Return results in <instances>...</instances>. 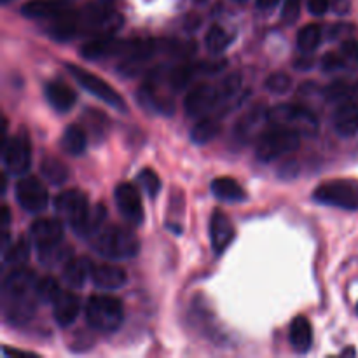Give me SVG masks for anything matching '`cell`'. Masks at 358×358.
Listing matches in <instances>:
<instances>
[{"label":"cell","mask_w":358,"mask_h":358,"mask_svg":"<svg viewBox=\"0 0 358 358\" xmlns=\"http://www.w3.org/2000/svg\"><path fill=\"white\" fill-rule=\"evenodd\" d=\"M196 2H198V3H205V2H208V0H196Z\"/></svg>","instance_id":"47"},{"label":"cell","mask_w":358,"mask_h":358,"mask_svg":"<svg viewBox=\"0 0 358 358\" xmlns=\"http://www.w3.org/2000/svg\"><path fill=\"white\" fill-rule=\"evenodd\" d=\"M350 0H334V10L338 14H341V16H345V14L350 13Z\"/></svg>","instance_id":"43"},{"label":"cell","mask_w":358,"mask_h":358,"mask_svg":"<svg viewBox=\"0 0 358 358\" xmlns=\"http://www.w3.org/2000/svg\"><path fill=\"white\" fill-rule=\"evenodd\" d=\"M62 294L56 280H52L51 276H45V278H38L37 282V297L41 303L52 304L56 297Z\"/></svg>","instance_id":"34"},{"label":"cell","mask_w":358,"mask_h":358,"mask_svg":"<svg viewBox=\"0 0 358 358\" xmlns=\"http://www.w3.org/2000/svg\"><path fill=\"white\" fill-rule=\"evenodd\" d=\"M301 145V133L297 129L282 124H271V128L264 129L257 138V154L262 163H271L287 154L294 152Z\"/></svg>","instance_id":"3"},{"label":"cell","mask_w":358,"mask_h":358,"mask_svg":"<svg viewBox=\"0 0 358 358\" xmlns=\"http://www.w3.org/2000/svg\"><path fill=\"white\" fill-rule=\"evenodd\" d=\"M87 145V133L86 129L80 128L79 124H70L62 136V147L70 156H80L84 154Z\"/></svg>","instance_id":"27"},{"label":"cell","mask_w":358,"mask_h":358,"mask_svg":"<svg viewBox=\"0 0 358 358\" xmlns=\"http://www.w3.org/2000/svg\"><path fill=\"white\" fill-rule=\"evenodd\" d=\"M199 24H201V17H199L198 14H191V16L185 20V28H187V30H196Z\"/></svg>","instance_id":"44"},{"label":"cell","mask_w":358,"mask_h":358,"mask_svg":"<svg viewBox=\"0 0 358 358\" xmlns=\"http://www.w3.org/2000/svg\"><path fill=\"white\" fill-rule=\"evenodd\" d=\"M240 87H241V76L240 73H229L227 77H224L219 84H217V90H219L220 94V100L227 101L229 98L236 96L240 93Z\"/></svg>","instance_id":"35"},{"label":"cell","mask_w":358,"mask_h":358,"mask_svg":"<svg viewBox=\"0 0 358 358\" xmlns=\"http://www.w3.org/2000/svg\"><path fill=\"white\" fill-rule=\"evenodd\" d=\"M37 282L35 273L24 266L14 268L3 280V315L13 325H24L34 317L37 303H41L37 297Z\"/></svg>","instance_id":"1"},{"label":"cell","mask_w":358,"mask_h":358,"mask_svg":"<svg viewBox=\"0 0 358 358\" xmlns=\"http://www.w3.org/2000/svg\"><path fill=\"white\" fill-rule=\"evenodd\" d=\"M80 30L100 35H112L121 27V16L115 13L114 0H93L79 13Z\"/></svg>","instance_id":"5"},{"label":"cell","mask_w":358,"mask_h":358,"mask_svg":"<svg viewBox=\"0 0 358 358\" xmlns=\"http://www.w3.org/2000/svg\"><path fill=\"white\" fill-rule=\"evenodd\" d=\"M269 110L262 107L250 108L240 121L234 126V138L240 142L248 143L255 136H261L264 131V126L269 122Z\"/></svg>","instance_id":"16"},{"label":"cell","mask_w":358,"mask_h":358,"mask_svg":"<svg viewBox=\"0 0 358 358\" xmlns=\"http://www.w3.org/2000/svg\"><path fill=\"white\" fill-rule=\"evenodd\" d=\"M30 240L38 252L51 250L63 241V224L58 219H38L30 227Z\"/></svg>","instance_id":"15"},{"label":"cell","mask_w":358,"mask_h":358,"mask_svg":"<svg viewBox=\"0 0 358 358\" xmlns=\"http://www.w3.org/2000/svg\"><path fill=\"white\" fill-rule=\"evenodd\" d=\"M231 42H233L231 34H227V31L224 30L222 27H219V24H213L205 37V44L212 55H220V52H224L229 48Z\"/></svg>","instance_id":"32"},{"label":"cell","mask_w":358,"mask_h":358,"mask_svg":"<svg viewBox=\"0 0 358 358\" xmlns=\"http://www.w3.org/2000/svg\"><path fill=\"white\" fill-rule=\"evenodd\" d=\"M2 161L7 173L14 175V177H23L31 164L30 140L24 135L7 138L3 142Z\"/></svg>","instance_id":"9"},{"label":"cell","mask_w":358,"mask_h":358,"mask_svg":"<svg viewBox=\"0 0 358 358\" xmlns=\"http://www.w3.org/2000/svg\"><path fill=\"white\" fill-rule=\"evenodd\" d=\"M334 129L343 138H350L358 133V83H353L348 96L338 103L334 112Z\"/></svg>","instance_id":"12"},{"label":"cell","mask_w":358,"mask_h":358,"mask_svg":"<svg viewBox=\"0 0 358 358\" xmlns=\"http://www.w3.org/2000/svg\"><path fill=\"white\" fill-rule=\"evenodd\" d=\"M219 103H222V100H220L217 86L201 83L185 94L184 110L189 117H203V115H208L210 110Z\"/></svg>","instance_id":"10"},{"label":"cell","mask_w":358,"mask_h":358,"mask_svg":"<svg viewBox=\"0 0 358 358\" xmlns=\"http://www.w3.org/2000/svg\"><path fill=\"white\" fill-rule=\"evenodd\" d=\"M313 198L322 205L358 210V182L346 180V178L324 182L315 189Z\"/></svg>","instance_id":"6"},{"label":"cell","mask_w":358,"mask_h":358,"mask_svg":"<svg viewBox=\"0 0 358 358\" xmlns=\"http://www.w3.org/2000/svg\"><path fill=\"white\" fill-rule=\"evenodd\" d=\"M41 171H42V175H44L45 180L51 182V184H55V185L63 184V182L69 178V168H66L62 161L56 159V157H51V156H48L42 159Z\"/></svg>","instance_id":"30"},{"label":"cell","mask_w":358,"mask_h":358,"mask_svg":"<svg viewBox=\"0 0 358 358\" xmlns=\"http://www.w3.org/2000/svg\"><path fill=\"white\" fill-rule=\"evenodd\" d=\"M234 236V226L229 220V217L222 212H213L212 220H210V240H212V247L217 254H222L227 250L231 243H233Z\"/></svg>","instance_id":"17"},{"label":"cell","mask_w":358,"mask_h":358,"mask_svg":"<svg viewBox=\"0 0 358 358\" xmlns=\"http://www.w3.org/2000/svg\"><path fill=\"white\" fill-rule=\"evenodd\" d=\"M332 0H308V9L315 16H324L331 7Z\"/></svg>","instance_id":"42"},{"label":"cell","mask_w":358,"mask_h":358,"mask_svg":"<svg viewBox=\"0 0 358 358\" xmlns=\"http://www.w3.org/2000/svg\"><path fill=\"white\" fill-rule=\"evenodd\" d=\"M49 35L55 41H70L80 31V16L77 10L66 9L56 17H52L49 24Z\"/></svg>","instance_id":"18"},{"label":"cell","mask_w":358,"mask_h":358,"mask_svg":"<svg viewBox=\"0 0 358 358\" xmlns=\"http://www.w3.org/2000/svg\"><path fill=\"white\" fill-rule=\"evenodd\" d=\"M301 3H303V0H285V3H283V10H282V20L285 21L287 24L294 23V21L299 17Z\"/></svg>","instance_id":"40"},{"label":"cell","mask_w":358,"mask_h":358,"mask_svg":"<svg viewBox=\"0 0 358 358\" xmlns=\"http://www.w3.org/2000/svg\"><path fill=\"white\" fill-rule=\"evenodd\" d=\"M93 248L98 255L108 261H126L138 254L140 243L135 234L121 226L101 227L93 241Z\"/></svg>","instance_id":"2"},{"label":"cell","mask_w":358,"mask_h":358,"mask_svg":"<svg viewBox=\"0 0 358 358\" xmlns=\"http://www.w3.org/2000/svg\"><path fill=\"white\" fill-rule=\"evenodd\" d=\"M45 100L49 101L56 112H69L76 103L77 96L70 86H66L62 80H52L45 84Z\"/></svg>","instance_id":"21"},{"label":"cell","mask_w":358,"mask_h":358,"mask_svg":"<svg viewBox=\"0 0 358 358\" xmlns=\"http://www.w3.org/2000/svg\"><path fill=\"white\" fill-rule=\"evenodd\" d=\"M55 208L58 215L63 217L73 229L83 222L91 206L84 192H80L79 189H72V191H63L62 194L56 196Z\"/></svg>","instance_id":"11"},{"label":"cell","mask_w":358,"mask_h":358,"mask_svg":"<svg viewBox=\"0 0 358 358\" xmlns=\"http://www.w3.org/2000/svg\"><path fill=\"white\" fill-rule=\"evenodd\" d=\"M266 90L273 94H285L292 87V79L283 72H275L266 79Z\"/></svg>","instance_id":"36"},{"label":"cell","mask_w":358,"mask_h":358,"mask_svg":"<svg viewBox=\"0 0 358 358\" xmlns=\"http://www.w3.org/2000/svg\"><path fill=\"white\" fill-rule=\"evenodd\" d=\"M105 219H107V210H105L103 205L91 206L87 215L83 219V222H80L77 227H73V231H76L77 236L90 238L93 236V234L100 233Z\"/></svg>","instance_id":"26"},{"label":"cell","mask_w":358,"mask_h":358,"mask_svg":"<svg viewBox=\"0 0 358 358\" xmlns=\"http://www.w3.org/2000/svg\"><path fill=\"white\" fill-rule=\"evenodd\" d=\"M80 313V299L79 296L72 292H62L52 303V315H55L56 324L62 327H69L77 320Z\"/></svg>","instance_id":"20"},{"label":"cell","mask_w":358,"mask_h":358,"mask_svg":"<svg viewBox=\"0 0 358 358\" xmlns=\"http://www.w3.org/2000/svg\"><path fill=\"white\" fill-rule=\"evenodd\" d=\"M236 2H245V0H236Z\"/></svg>","instance_id":"49"},{"label":"cell","mask_w":358,"mask_h":358,"mask_svg":"<svg viewBox=\"0 0 358 358\" xmlns=\"http://www.w3.org/2000/svg\"><path fill=\"white\" fill-rule=\"evenodd\" d=\"M16 199L23 210L30 213H38L48 206L49 196L38 178L23 175L16 184Z\"/></svg>","instance_id":"13"},{"label":"cell","mask_w":358,"mask_h":358,"mask_svg":"<svg viewBox=\"0 0 358 358\" xmlns=\"http://www.w3.org/2000/svg\"><path fill=\"white\" fill-rule=\"evenodd\" d=\"M322 66H324L325 72H338V70L346 69V66H348V62H346L345 56L341 55V51H331L322 58Z\"/></svg>","instance_id":"39"},{"label":"cell","mask_w":358,"mask_h":358,"mask_svg":"<svg viewBox=\"0 0 358 358\" xmlns=\"http://www.w3.org/2000/svg\"><path fill=\"white\" fill-rule=\"evenodd\" d=\"M66 70H69L70 76L80 84L86 91H90L93 96L100 98L101 101H105L110 107L117 108V110H124V100H122L121 94L114 90L108 83H105L101 77L94 76L90 70L83 69L79 65H73V63H66Z\"/></svg>","instance_id":"8"},{"label":"cell","mask_w":358,"mask_h":358,"mask_svg":"<svg viewBox=\"0 0 358 358\" xmlns=\"http://www.w3.org/2000/svg\"><path fill=\"white\" fill-rule=\"evenodd\" d=\"M269 124H282L303 133H315L318 128V119L313 112L304 105H276L268 112Z\"/></svg>","instance_id":"7"},{"label":"cell","mask_w":358,"mask_h":358,"mask_svg":"<svg viewBox=\"0 0 358 358\" xmlns=\"http://www.w3.org/2000/svg\"><path fill=\"white\" fill-rule=\"evenodd\" d=\"M313 343V329L308 318L297 317L290 324V345L297 353H308Z\"/></svg>","instance_id":"24"},{"label":"cell","mask_w":358,"mask_h":358,"mask_svg":"<svg viewBox=\"0 0 358 358\" xmlns=\"http://www.w3.org/2000/svg\"><path fill=\"white\" fill-rule=\"evenodd\" d=\"M322 42V28L318 24H308L297 34V48L303 52H313Z\"/></svg>","instance_id":"33"},{"label":"cell","mask_w":358,"mask_h":358,"mask_svg":"<svg viewBox=\"0 0 358 358\" xmlns=\"http://www.w3.org/2000/svg\"><path fill=\"white\" fill-rule=\"evenodd\" d=\"M124 320V310L117 297L91 296L86 303V322L93 331L112 334Z\"/></svg>","instance_id":"4"},{"label":"cell","mask_w":358,"mask_h":358,"mask_svg":"<svg viewBox=\"0 0 358 358\" xmlns=\"http://www.w3.org/2000/svg\"><path fill=\"white\" fill-rule=\"evenodd\" d=\"M341 55L348 62V65L358 66V41L357 38H350L345 41L341 45Z\"/></svg>","instance_id":"41"},{"label":"cell","mask_w":358,"mask_h":358,"mask_svg":"<svg viewBox=\"0 0 358 358\" xmlns=\"http://www.w3.org/2000/svg\"><path fill=\"white\" fill-rule=\"evenodd\" d=\"M10 222V213H9V208H7V205L2 206V224H3V231L7 229V226H9Z\"/></svg>","instance_id":"46"},{"label":"cell","mask_w":358,"mask_h":358,"mask_svg":"<svg viewBox=\"0 0 358 358\" xmlns=\"http://www.w3.org/2000/svg\"><path fill=\"white\" fill-rule=\"evenodd\" d=\"M357 313H358V306H357Z\"/></svg>","instance_id":"50"},{"label":"cell","mask_w":358,"mask_h":358,"mask_svg":"<svg viewBox=\"0 0 358 358\" xmlns=\"http://www.w3.org/2000/svg\"><path fill=\"white\" fill-rule=\"evenodd\" d=\"M2 2H3V3H7V2H9V0H2Z\"/></svg>","instance_id":"48"},{"label":"cell","mask_w":358,"mask_h":358,"mask_svg":"<svg viewBox=\"0 0 358 358\" xmlns=\"http://www.w3.org/2000/svg\"><path fill=\"white\" fill-rule=\"evenodd\" d=\"M280 3V0H257L259 9H273Z\"/></svg>","instance_id":"45"},{"label":"cell","mask_w":358,"mask_h":358,"mask_svg":"<svg viewBox=\"0 0 358 358\" xmlns=\"http://www.w3.org/2000/svg\"><path fill=\"white\" fill-rule=\"evenodd\" d=\"M91 273H93V264L90 259L76 257L70 259L63 268V280L72 289H80L87 282V278H91Z\"/></svg>","instance_id":"23"},{"label":"cell","mask_w":358,"mask_h":358,"mask_svg":"<svg viewBox=\"0 0 358 358\" xmlns=\"http://www.w3.org/2000/svg\"><path fill=\"white\" fill-rule=\"evenodd\" d=\"M66 9L69 6L63 0H30L23 3L21 13L31 20H52Z\"/></svg>","instance_id":"22"},{"label":"cell","mask_w":358,"mask_h":358,"mask_svg":"<svg viewBox=\"0 0 358 358\" xmlns=\"http://www.w3.org/2000/svg\"><path fill=\"white\" fill-rule=\"evenodd\" d=\"M198 70L199 66L191 65V63H182V65L173 66V69H170V73H168V84L173 87V91L184 90L191 83Z\"/></svg>","instance_id":"31"},{"label":"cell","mask_w":358,"mask_h":358,"mask_svg":"<svg viewBox=\"0 0 358 358\" xmlns=\"http://www.w3.org/2000/svg\"><path fill=\"white\" fill-rule=\"evenodd\" d=\"M138 182L142 184L143 191H145L150 198L159 194L161 178L154 170H150V168H143V170L138 173Z\"/></svg>","instance_id":"37"},{"label":"cell","mask_w":358,"mask_h":358,"mask_svg":"<svg viewBox=\"0 0 358 358\" xmlns=\"http://www.w3.org/2000/svg\"><path fill=\"white\" fill-rule=\"evenodd\" d=\"M212 192L222 201H243L247 198L243 187L238 184L234 178L229 177H219L215 180H212Z\"/></svg>","instance_id":"25"},{"label":"cell","mask_w":358,"mask_h":358,"mask_svg":"<svg viewBox=\"0 0 358 358\" xmlns=\"http://www.w3.org/2000/svg\"><path fill=\"white\" fill-rule=\"evenodd\" d=\"M30 257V241L27 238H17L10 247L3 248V264L20 268Z\"/></svg>","instance_id":"29"},{"label":"cell","mask_w":358,"mask_h":358,"mask_svg":"<svg viewBox=\"0 0 358 358\" xmlns=\"http://www.w3.org/2000/svg\"><path fill=\"white\" fill-rule=\"evenodd\" d=\"M91 280H93L94 287L101 290H117L128 282V275L122 268L114 264H98L93 266V273H91Z\"/></svg>","instance_id":"19"},{"label":"cell","mask_w":358,"mask_h":358,"mask_svg":"<svg viewBox=\"0 0 358 358\" xmlns=\"http://www.w3.org/2000/svg\"><path fill=\"white\" fill-rule=\"evenodd\" d=\"M114 198L119 213L122 215V219H126V222H129L131 226H140L143 222L142 198L135 185L119 184L114 191Z\"/></svg>","instance_id":"14"},{"label":"cell","mask_w":358,"mask_h":358,"mask_svg":"<svg viewBox=\"0 0 358 358\" xmlns=\"http://www.w3.org/2000/svg\"><path fill=\"white\" fill-rule=\"evenodd\" d=\"M352 86L353 83H346V80H336V83L329 84L327 87H325V98H327L329 101H332V103H339V101L345 100L346 96H348V93L352 91Z\"/></svg>","instance_id":"38"},{"label":"cell","mask_w":358,"mask_h":358,"mask_svg":"<svg viewBox=\"0 0 358 358\" xmlns=\"http://www.w3.org/2000/svg\"><path fill=\"white\" fill-rule=\"evenodd\" d=\"M220 131V124L215 117H210V115H203L199 117V121L192 126L191 129V140L194 143H208L219 135Z\"/></svg>","instance_id":"28"}]
</instances>
